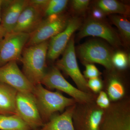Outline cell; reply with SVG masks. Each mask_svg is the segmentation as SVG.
Returning a JSON list of instances; mask_svg holds the SVG:
<instances>
[{
    "instance_id": "cell-1",
    "label": "cell",
    "mask_w": 130,
    "mask_h": 130,
    "mask_svg": "<svg viewBox=\"0 0 130 130\" xmlns=\"http://www.w3.org/2000/svg\"><path fill=\"white\" fill-rule=\"evenodd\" d=\"M48 43L47 41L26 47L22 52V72L34 86L41 84L47 71L46 60Z\"/></svg>"
},
{
    "instance_id": "cell-2",
    "label": "cell",
    "mask_w": 130,
    "mask_h": 130,
    "mask_svg": "<svg viewBox=\"0 0 130 130\" xmlns=\"http://www.w3.org/2000/svg\"><path fill=\"white\" fill-rule=\"evenodd\" d=\"M32 94L44 124L57 112H63L65 108L77 103L73 98L65 97L58 91H51L41 84L35 86Z\"/></svg>"
},
{
    "instance_id": "cell-3",
    "label": "cell",
    "mask_w": 130,
    "mask_h": 130,
    "mask_svg": "<svg viewBox=\"0 0 130 130\" xmlns=\"http://www.w3.org/2000/svg\"><path fill=\"white\" fill-rule=\"evenodd\" d=\"M41 84L49 89H56L64 92L72 96L78 103L94 101V96L93 94L83 92L72 85L65 79L56 67H53L46 72Z\"/></svg>"
},
{
    "instance_id": "cell-4",
    "label": "cell",
    "mask_w": 130,
    "mask_h": 130,
    "mask_svg": "<svg viewBox=\"0 0 130 130\" xmlns=\"http://www.w3.org/2000/svg\"><path fill=\"white\" fill-rule=\"evenodd\" d=\"M105 109L92 102L76 104L72 116L75 130H99Z\"/></svg>"
},
{
    "instance_id": "cell-5",
    "label": "cell",
    "mask_w": 130,
    "mask_h": 130,
    "mask_svg": "<svg viewBox=\"0 0 130 130\" xmlns=\"http://www.w3.org/2000/svg\"><path fill=\"white\" fill-rule=\"evenodd\" d=\"M70 19L67 16L60 14L51 15L42 20L33 32L25 46H34L47 41L64 30L67 26Z\"/></svg>"
},
{
    "instance_id": "cell-6",
    "label": "cell",
    "mask_w": 130,
    "mask_h": 130,
    "mask_svg": "<svg viewBox=\"0 0 130 130\" xmlns=\"http://www.w3.org/2000/svg\"><path fill=\"white\" fill-rule=\"evenodd\" d=\"M99 130H130V106L128 101L110 104L105 109Z\"/></svg>"
},
{
    "instance_id": "cell-7",
    "label": "cell",
    "mask_w": 130,
    "mask_h": 130,
    "mask_svg": "<svg viewBox=\"0 0 130 130\" xmlns=\"http://www.w3.org/2000/svg\"><path fill=\"white\" fill-rule=\"evenodd\" d=\"M57 66L71 78L78 89L91 93L87 81L81 73L77 62L73 37L68 42L62 58L57 62Z\"/></svg>"
},
{
    "instance_id": "cell-8",
    "label": "cell",
    "mask_w": 130,
    "mask_h": 130,
    "mask_svg": "<svg viewBox=\"0 0 130 130\" xmlns=\"http://www.w3.org/2000/svg\"><path fill=\"white\" fill-rule=\"evenodd\" d=\"M78 53L80 59L87 64L98 63L107 70L113 68V54L108 46L102 42L93 40L85 43L78 48Z\"/></svg>"
},
{
    "instance_id": "cell-9",
    "label": "cell",
    "mask_w": 130,
    "mask_h": 130,
    "mask_svg": "<svg viewBox=\"0 0 130 130\" xmlns=\"http://www.w3.org/2000/svg\"><path fill=\"white\" fill-rule=\"evenodd\" d=\"M29 38V34L24 32L7 33L0 41V67L15 61H21L24 47Z\"/></svg>"
},
{
    "instance_id": "cell-10",
    "label": "cell",
    "mask_w": 130,
    "mask_h": 130,
    "mask_svg": "<svg viewBox=\"0 0 130 130\" xmlns=\"http://www.w3.org/2000/svg\"><path fill=\"white\" fill-rule=\"evenodd\" d=\"M16 109L17 115L32 130H38L44 125L32 93L18 92Z\"/></svg>"
},
{
    "instance_id": "cell-11",
    "label": "cell",
    "mask_w": 130,
    "mask_h": 130,
    "mask_svg": "<svg viewBox=\"0 0 130 130\" xmlns=\"http://www.w3.org/2000/svg\"><path fill=\"white\" fill-rule=\"evenodd\" d=\"M92 36L103 38L114 47L121 45L120 37L113 28L103 20L89 19L82 26L78 35L79 39Z\"/></svg>"
},
{
    "instance_id": "cell-12",
    "label": "cell",
    "mask_w": 130,
    "mask_h": 130,
    "mask_svg": "<svg viewBox=\"0 0 130 130\" xmlns=\"http://www.w3.org/2000/svg\"><path fill=\"white\" fill-rule=\"evenodd\" d=\"M0 82L22 93H32L35 88L19 69L15 61L0 67Z\"/></svg>"
},
{
    "instance_id": "cell-13",
    "label": "cell",
    "mask_w": 130,
    "mask_h": 130,
    "mask_svg": "<svg viewBox=\"0 0 130 130\" xmlns=\"http://www.w3.org/2000/svg\"><path fill=\"white\" fill-rule=\"evenodd\" d=\"M81 25V20L78 18L70 19L64 29L50 39L47 53L49 60L53 61L63 53L73 33Z\"/></svg>"
},
{
    "instance_id": "cell-14",
    "label": "cell",
    "mask_w": 130,
    "mask_h": 130,
    "mask_svg": "<svg viewBox=\"0 0 130 130\" xmlns=\"http://www.w3.org/2000/svg\"><path fill=\"white\" fill-rule=\"evenodd\" d=\"M4 5L1 25L7 33L13 32L21 12L28 6V0L2 1Z\"/></svg>"
},
{
    "instance_id": "cell-15",
    "label": "cell",
    "mask_w": 130,
    "mask_h": 130,
    "mask_svg": "<svg viewBox=\"0 0 130 130\" xmlns=\"http://www.w3.org/2000/svg\"><path fill=\"white\" fill-rule=\"evenodd\" d=\"M43 16L41 12L28 4L21 12L12 32L31 34L41 23Z\"/></svg>"
},
{
    "instance_id": "cell-16",
    "label": "cell",
    "mask_w": 130,
    "mask_h": 130,
    "mask_svg": "<svg viewBox=\"0 0 130 130\" xmlns=\"http://www.w3.org/2000/svg\"><path fill=\"white\" fill-rule=\"evenodd\" d=\"M76 104L67 107L61 114H54L38 130H75L72 116Z\"/></svg>"
},
{
    "instance_id": "cell-17",
    "label": "cell",
    "mask_w": 130,
    "mask_h": 130,
    "mask_svg": "<svg viewBox=\"0 0 130 130\" xmlns=\"http://www.w3.org/2000/svg\"><path fill=\"white\" fill-rule=\"evenodd\" d=\"M18 91L7 84L0 82V115H17L16 100Z\"/></svg>"
},
{
    "instance_id": "cell-18",
    "label": "cell",
    "mask_w": 130,
    "mask_h": 130,
    "mask_svg": "<svg viewBox=\"0 0 130 130\" xmlns=\"http://www.w3.org/2000/svg\"><path fill=\"white\" fill-rule=\"evenodd\" d=\"M96 7L105 14H119L126 15L129 14V6L115 0H100L97 2Z\"/></svg>"
},
{
    "instance_id": "cell-19",
    "label": "cell",
    "mask_w": 130,
    "mask_h": 130,
    "mask_svg": "<svg viewBox=\"0 0 130 130\" xmlns=\"http://www.w3.org/2000/svg\"><path fill=\"white\" fill-rule=\"evenodd\" d=\"M1 130H32L29 126L17 115H0Z\"/></svg>"
},
{
    "instance_id": "cell-20",
    "label": "cell",
    "mask_w": 130,
    "mask_h": 130,
    "mask_svg": "<svg viewBox=\"0 0 130 130\" xmlns=\"http://www.w3.org/2000/svg\"><path fill=\"white\" fill-rule=\"evenodd\" d=\"M110 20L119 30L122 38L125 42L128 43L130 40V23L124 16L119 15H112Z\"/></svg>"
},
{
    "instance_id": "cell-21",
    "label": "cell",
    "mask_w": 130,
    "mask_h": 130,
    "mask_svg": "<svg viewBox=\"0 0 130 130\" xmlns=\"http://www.w3.org/2000/svg\"><path fill=\"white\" fill-rule=\"evenodd\" d=\"M108 94L110 100L116 101L123 97L124 89L120 80L116 77L110 79L108 88Z\"/></svg>"
},
{
    "instance_id": "cell-22",
    "label": "cell",
    "mask_w": 130,
    "mask_h": 130,
    "mask_svg": "<svg viewBox=\"0 0 130 130\" xmlns=\"http://www.w3.org/2000/svg\"><path fill=\"white\" fill-rule=\"evenodd\" d=\"M67 0H49L44 12V16L61 14L67 6Z\"/></svg>"
},
{
    "instance_id": "cell-23",
    "label": "cell",
    "mask_w": 130,
    "mask_h": 130,
    "mask_svg": "<svg viewBox=\"0 0 130 130\" xmlns=\"http://www.w3.org/2000/svg\"><path fill=\"white\" fill-rule=\"evenodd\" d=\"M112 62L113 67L120 70H123L128 66L129 58L125 53L118 51L112 55Z\"/></svg>"
},
{
    "instance_id": "cell-24",
    "label": "cell",
    "mask_w": 130,
    "mask_h": 130,
    "mask_svg": "<svg viewBox=\"0 0 130 130\" xmlns=\"http://www.w3.org/2000/svg\"><path fill=\"white\" fill-rule=\"evenodd\" d=\"M90 2L89 0H73L72 2V8L76 12H82L87 9Z\"/></svg>"
},
{
    "instance_id": "cell-25",
    "label": "cell",
    "mask_w": 130,
    "mask_h": 130,
    "mask_svg": "<svg viewBox=\"0 0 130 130\" xmlns=\"http://www.w3.org/2000/svg\"><path fill=\"white\" fill-rule=\"evenodd\" d=\"M100 74L101 73L95 66L91 63L86 64V69L84 72V77L90 79L98 77Z\"/></svg>"
},
{
    "instance_id": "cell-26",
    "label": "cell",
    "mask_w": 130,
    "mask_h": 130,
    "mask_svg": "<svg viewBox=\"0 0 130 130\" xmlns=\"http://www.w3.org/2000/svg\"><path fill=\"white\" fill-rule=\"evenodd\" d=\"M96 105L103 109H107L110 106L109 98L104 91H101L100 92L96 99Z\"/></svg>"
},
{
    "instance_id": "cell-27",
    "label": "cell",
    "mask_w": 130,
    "mask_h": 130,
    "mask_svg": "<svg viewBox=\"0 0 130 130\" xmlns=\"http://www.w3.org/2000/svg\"><path fill=\"white\" fill-rule=\"evenodd\" d=\"M87 83L89 89L96 93L100 92L102 89V81L98 77L89 79Z\"/></svg>"
},
{
    "instance_id": "cell-28",
    "label": "cell",
    "mask_w": 130,
    "mask_h": 130,
    "mask_svg": "<svg viewBox=\"0 0 130 130\" xmlns=\"http://www.w3.org/2000/svg\"><path fill=\"white\" fill-rule=\"evenodd\" d=\"M49 0H30L28 1L29 5L36 8L44 14L45 10Z\"/></svg>"
},
{
    "instance_id": "cell-29",
    "label": "cell",
    "mask_w": 130,
    "mask_h": 130,
    "mask_svg": "<svg viewBox=\"0 0 130 130\" xmlns=\"http://www.w3.org/2000/svg\"><path fill=\"white\" fill-rule=\"evenodd\" d=\"M92 18L97 20H102L106 14L99 8L96 7L92 11Z\"/></svg>"
},
{
    "instance_id": "cell-30",
    "label": "cell",
    "mask_w": 130,
    "mask_h": 130,
    "mask_svg": "<svg viewBox=\"0 0 130 130\" xmlns=\"http://www.w3.org/2000/svg\"><path fill=\"white\" fill-rule=\"evenodd\" d=\"M2 1L0 0V41L4 38L7 33L3 28L1 25V5Z\"/></svg>"
}]
</instances>
